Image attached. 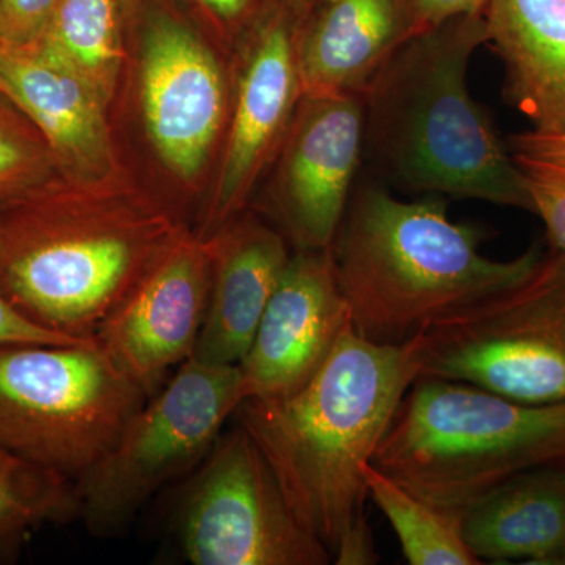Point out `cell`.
I'll use <instances>...</instances> for the list:
<instances>
[{
    "label": "cell",
    "mask_w": 565,
    "mask_h": 565,
    "mask_svg": "<svg viewBox=\"0 0 565 565\" xmlns=\"http://www.w3.org/2000/svg\"><path fill=\"white\" fill-rule=\"evenodd\" d=\"M484 43L481 14L412 36L363 93L364 159L399 191L533 212L511 148L468 87Z\"/></svg>",
    "instance_id": "1"
},
{
    "label": "cell",
    "mask_w": 565,
    "mask_h": 565,
    "mask_svg": "<svg viewBox=\"0 0 565 565\" xmlns=\"http://www.w3.org/2000/svg\"><path fill=\"white\" fill-rule=\"evenodd\" d=\"M418 379L405 345L375 344L351 326L318 374L285 397L237 408L294 514L330 550L364 515L373 462L401 401Z\"/></svg>",
    "instance_id": "2"
},
{
    "label": "cell",
    "mask_w": 565,
    "mask_h": 565,
    "mask_svg": "<svg viewBox=\"0 0 565 565\" xmlns=\"http://www.w3.org/2000/svg\"><path fill=\"white\" fill-rule=\"evenodd\" d=\"M482 234L452 222L438 196L397 199L356 181L330 253L352 329L375 344L404 345L430 323L522 280L541 259L533 245L509 262L481 252Z\"/></svg>",
    "instance_id": "3"
},
{
    "label": "cell",
    "mask_w": 565,
    "mask_h": 565,
    "mask_svg": "<svg viewBox=\"0 0 565 565\" xmlns=\"http://www.w3.org/2000/svg\"><path fill=\"white\" fill-rule=\"evenodd\" d=\"M565 462V401L527 404L445 379H416L374 467L445 514L462 519L512 476Z\"/></svg>",
    "instance_id": "4"
},
{
    "label": "cell",
    "mask_w": 565,
    "mask_h": 565,
    "mask_svg": "<svg viewBox=\"0 0 565 565\" xmlns=\"http://www.w3.org/2000/svg\"><path fill=\"white\" fill-rule=\"evenodd\" d=\"M156 230L84 223L28 192L0 203V294L47 332L96 340L156 264Z\"/></svg>",
    "instance_id": "5"
},
{
    "label": "cell",
    "mask_w": 565,
    "mask_h": 565,
    "mask_svg": "<svg viewBox=\"0 0 565 565\" xmlns=\"http://www.w3.org/2000/svg\"><path fill=\"white\" fill-rule=\"evenodd\" d=\"M148 396L98 341L0 344V446L76 481Z\"/></svg>",
    "instance_id": "6"
},
{
    "label": "cell",
    "mask_w": 565,
    "mask_h": 565,
    "mask_svg": "<svg viewBox=\"0 0 565 565\" xmlns=\"http://www.w3.org/2000/svg\"><path fill=\"white\" fill-rule=\"evenodd\" d=\"M418 379L463 382L527 404L565 401V255L444 316L408 343Z\"/></svg>",
    "instance_id": "7"
},
{
    "label": "cell",
    "mask_w": 565,
    "mask_h": 565,
    "mask_svg": "<svg viewBox=\"0 0 565 565\" xmlns=\"http://www.w3.org/2000/svg\"><path fill=\"white\" fill-rule=\"evenodd\" d=\"M244 401L239 364L185 360L114 448L74 481L85 527L96 537L125 533L152 494L204 462Z\"/></svg>",
    "instance_id": "8"
},
{
    "label": "cell",
    "mask_w": 565,
    "mask_h": 565,
    "mask_svg": "<svg viewBox=\"0 0 565 565\" xmlns=\"http://www.w3.org/2000/svg\"><path fill=\"white\" fill-rule=\"evenodd\" d=\"M182 555L193 565H326L332 553L294 514L241 424L218 437L182 497Z\"/></svg>",
    "instance_id": "9"
},
{
    "label": "cell",
    "mask_w": 565,
    "mask_h": 565,
    "mask_svg": "<svg viewBox=\"0 0 565 565\" xmlns=\"http://www.w3.org/2000/svg\"><path fill=\"white\" fill-rule=\"evenodd\" d=\"M286 145L278 217L300 250L332 247L364 161L363 95H303Z\"/></svg>",
    "instance_id": "10"
},
{
    "label": "cell",
    "mask_w": 565,
    "mask_h": 565,
    "mask_svg": "<svg viewBox=\"0 0 565 565\" xmlns=\"http://www.w3.org/2000/svg\"><path fill=\"white\" fill-rule=\"evenodd\" d=\"M351 326L330 248L291 256L239 363L245 399L285 397L318 374Z\"/></svg>",
    "instance_id": "11"
},
{
    "label": "cell",
    "mask_w": 565,
    "mask_h": 565,
    "mask_svg": "<svg viewBox=\"0 0 565 565\" xmlns=\"http://www.w3.org/2000/svg\"><path fill=\"white\" fill-rule=\"evenodd\" d=\"M207 258L202 245L177 244L96 332V341L148 399L195 351L210 299Z\"/></svg>",
    "instance_id": "12"
},
{
    "label": "cell",
    "mask_w": 565,
    "mask_h": 565,
    "mask_svg": "<svg viewBox=\"0 0 565 565\" xmlns=\"http://www.w3.org/2000/svg\"><path fill=\"white\" fill-rule=\"evenodd\" d=\"M143 109L170 169L184 178L199 172L221 126L222 76L206 47L177 22H156L145 40Z\"/></svg>",
    "instance_id": "13"
},
{
    "label": "cell",
    "mask_w": 565,
    "mask_h": 565,
    "mask_svg": "<svg viewBox=\"0 0 565 565\" xmlns=\"http://www.w3.org/2000/svg\"><path fill=\"white\" fill-rule=\"evenodd\" d=\"M418 32L411 0H327L297 41L303 95H363Z\"/></svg>",
    "instance_id": "14"
},
{
    "label": "cell",
    "mask_w": 565,
    "mask_h": 565,
    "mask_svg": "<svg viewBox=\"0 0 565 565\" xmlns=\"http://www.w3.org/2000/svg\"><path fill=\"white\" fill-rule=\"evenodd\" d=\"M299 93L303 95L297 41L286 22H269L256 35L241 77L214 221H223L239 207L285 128Z\"/></svg>",
    "instance_id": "15"
},
{
    "label": "cell",
    "mask_w": 565,
    "mask_h": 565,
    "mask_svg": "<svg viewBox=\"0 0 565 565\" xmlns=\"http://www.w3.org/2000/svg\"><path fill=\"white\" fill-rule=\"evenodd\" d=\"M214 258L206 316L191 359L239 364L291 256L280 233L247 222L221 239Z\"/></svg>",
    "instance_id": "16"
},
{
    "label": "cell",
    "mask_w": 565,
    "mask_h": 565,
    "mask_svg": "<svg viewBox=\"0 0 565 565\" xmlns=\"http://www.w3.org/2000/svg\"><path fill=\"white\" fill-rule=\"evenodd\" d=\"M484 20L508 102L531 131L565 137V0H489Z\"/></svg>",
    "instance_id": "17"
},
{
    "label": "cell",
    "mask_w": 565,
    "mask_h": 565,
    "mask_svg": "<svg viewBox=\"0 0 565 565\" xmlns=\"http://www.w3.org/2000/svg\"><path fill=\"white\" fill-rule=\"evenodd\" d=\"M460 526L482 564L565 565V462L512 476L465 512Z\"/></svg>",
    "instance_id": "18"
},
{
    "label": "cell",
    "mask_w": 565,
    "mask_h": 565,
    "mask_svg": "<svg viewBox=\"0 0 565 565\" xmlns=\"http://www.w3.org/2000/svg\"><path fill=\"white\" fill-rule=\"evenodd\" d=\"M0 92L62 158L84 162L102 154L98 90L40 44L0 47Z\"/></svg>",
    "instance_id": "19"
},
{
    "label": "cell",
    "mask_w": 565,
    "mask_h": 565,
    "mask_svg": "<svg viewBox=\"0 0 565 565\" xmlns=\"http://www.w3.org/2000/svg\"><path fill=\"white\" fill-rule=\"evenodd\" d=\"M79 519L73 479L0 446V564L17 563L41 527Z\"/></svg>",
    "instance_id": "20"
},
{
    "label": "cell",
    "mask_w": 565,
    "mask_h": 565,
    "mask_svg": "<svg viewBox=\"0 0 565 565\" xmlns=\"http://www.w3.org/2000/svg\"><path fill=\"white\" fill-rule=\"evenodd\" d=\"M363 475L367 498L384 512L408 564H482L465 542L460 519L427 504L371 462Z\"/></svg>",
    "instance_id": "21"
},
{
    "label": "cell",
    "mask_w": 565,
    "mask_h": 565,
    "mask_svg": "<svg viewBox=\"0 0 565 565\" xmlns=\"http://www.w3.org/2000/svg\"><path fill=\"white\" fill-rule=\"evenodd\" d=\"M36 44L99 90L120 57L117 0H61Z\"/></svg>",
    "instance_id": "22"
},
{
    "label": "cell",
    "mask_w": 565,
    "mask_h": 565,
    "mask_svg": "<svg viewBox=\"0 0 565 565\" xmlns=\"http://www.w3.org/2000/svg\"><path fill=\"white\" fill-rule=\"evenodd\" d=\"M525 178L533 212L545 223L550 247L565 255V154L516 134L508 141Z\"/></svg>",
    "instance_id": "23"
},
{
    "label": "cell",
    "mask_w": 565,
    "mask_h": 565,
    "mask_svg": "<svg viewBox=\"0 0 565 565\" xmlns=\"http://www.w3.org/2000/svg\"><path fill=\"white\" fill-rule=\"evenodd\" d=\"M17 109L0 92V202L28 191L43 170V152Z\"/></svg>",
    "instance_id": "24"
},
{
    "label": "cell",
    "mask_w": 565,
    "mask_h": 565,
    "mask_svg": "<svg viewBox=\"0 0 565 565\" xmlns=\"http://www.w3.org/2000/svg\"><path fill=\"white\" fill-rule=\"evenodd\" d=\"M61 0H0V47L21 50L39 43Z\"/></svg>",
    "instance_id": "25"
},
{
    "label": "cell",
    "mask_w": 565,
    "mask_h": 565,
    "mask_svg": "<svg viewBox=\"0 0 565 565\" xmlns=\"http://www.w3.org/2000/svg\"><path fill=\"white\" fill-rule=\"evenodd\" d=\"M95 340H77L65 334L47 332L18 313L0 294V344H84Z\"/></svg>",
    "instance_id": "26"
},
{
    "label": "cell",
    "mask_w": 565,
    "mask_h": 565,
    "mask_svg": "<svg viewBox=\"0 0 565 565\" xmlns=\"http://www.w3.org/2000/svg\"><path fill=\"white\" fill-rule=\"evenodd\" d=\"M334 563L340 565H370L379 563V555L375 553L373 534L367 525L366 515L349 526L337 548L333 550Z\"/></svg>",
    "instance_id": "27"
},
{
    "label": "cell",
    "mask_w": 565,
    "mask_h": 565,
    "mask_svg": "<svg viewBox=\"0 0 565 565\" xmlns=\"http://www.w3.org/2000/svg\"><path fill=\"white\" fill-rule=\"evenodd\" d=\"M419 29L433 28L452 18L479 14L489 0H411Z\"/></svg>",
    "instance_id": "28"
},
{
    "label": "cell",
    "mask_w": 565,
    "mask_h": 565,
    "mask_svg": "<svg viewBox=\"0 0 565 565\" xmlns=\"http://www.w3.org/2000/svg\"><path fill=\"white\" fill-rule=\"evenodd\" d=\"M202 2L222 17L233 18L241 13L250 0H202Z\"/></svg>",
    "instance_id": "29"
},
{
    "label": "cell",
    "mask_w": 565,
    "mask_h": 565,
    "mask_svg": "<svg viewBox=\"0 0 565 565\" xmlns=\"http://www.w3.org/2000/svg\"><path fill=\"white\" fill-rule=\"evenodd\" d=\"M526 134L531 140L541 145V147L548 148V150L557 152H564L565 154V137L542 136V134L534 131H526Z\"/></svg>",
    "instance_id": "30"
}]
</instances>
